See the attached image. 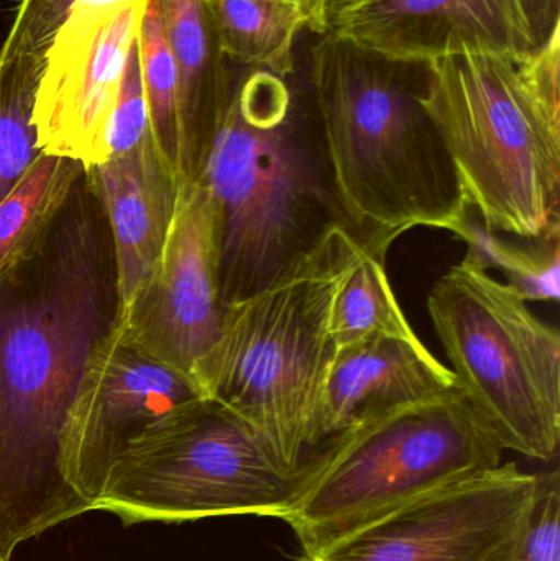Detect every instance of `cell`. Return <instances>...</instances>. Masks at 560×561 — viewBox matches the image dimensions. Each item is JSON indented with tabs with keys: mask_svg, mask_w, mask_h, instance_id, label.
Here are the masks:
<instances>
[{
	"mask_svg": "<svg viewBox=\"0 0 560 561\" xmlns=\"http://www.w3.org/2000/svg\"><path fill=\"white\" fill-rule=\"evenodd\" d=\"M286 2L298 3V5H301L302 10H305L306 15V12H308L309 7H311L312 0H286Z\"/></svg>",
	"mask_w": 560,
	"mask_h": 561,
	"instance_id": "28",
	"label": "cell"
},
{
	"mask_svg": "<svg viewBox=\"0 0 560 561\" xmlns=\"http://www.w3.org/2000/svg\"><path fill=\"white\" fill-rule=\"evenodd\" d=\"M427 68L368 51L335 33L311 48V104L348 230L387 252L416 227L459 236L472 216L424 105Z\"/></svg>",
	"mask_w": 560,
	"mask_h": 561,
	"instance_id": "2",
	"label": "cell"
},
{
	"mask_svg": "<svg viewBox=\"0 0 560 561\" xmlns=\"http://www.w3.org/2000/svg\"><path fill=\"white\" fill-rule=\"evenodd\" d=\"M293 480L283 477L233 412L209 398L174 408L127 445L94 511L122 523L217 516L283 519Z\"/></svg>",
	"mask_w": 560,
	"mask_h": 561,
	"instance_id": "8",
	"label": "cell"
},
{
	"mask_svg": "<svg viewBox=\"0 0 560 561\" xmlns=\"http://www.w3.org/2000/svg\"><path fill=\"white\" fill-rule=\"evenodd\" d=\"M84 167L42 153L0 203V280L45 247L79 183Z\"/></svg>",
	"mask_w": 560,
	"mask_h": 561,
	"instance_id": "17",
	"label": "cell"
},
{
	"mask_svg": "<svg viewBox=\"0 0 560 561\" xmlns=\"http://www.w3.org/2000/svg\"><path fill=\"white\" fill-rule=\"evenodd\" d=\"M178 75L181 178L199 180L210 147L232 104L229 69L204 0H158Z\"/></svg>",
	"mask_w": 560,
	"mask_h": 561,
	"instance_id": "16",
	"label": "cell"
},
{
	"mask_svg": "<svg viewBox=\"0 0 560 561\" xmlns=\"http://www.w3.org/2000/svg\"><path fill=\"white\" fill-rule=\"evenodd\" d=\"M503 451L457 388L365 412L309 451L283 520L309 559L414 497L500 467Z\"/></svg>",
	"mask_w": 560,
	"mask_h": 561,
	"instance_id": "5",
	"label": "cell"
},
{
	"mask_svg": "<svg viewBox=\"0 0 560 561\" xmlns=\"http://www.w3.org/2000/svg\"><path fill=\"white\" fill-rule=\"evenodd\" d=\"M456 388L449 366L424 343L372 336L338 350L312 428L311 450L365 412L426 401Z\"/></svg>",
	"mask_w": 560,
	"mask_h": 561,
	"instance_id": "15",
	"label": "cell"
},
{
	"mask_svg": "<svg viewBox=\"0 0 560 561\" xmlns=\"http://www.w3.org/2000/svg\"><path fill=\"white\" fill-rule=\"evenodd\" d=\"M203 398L193 379L125 336L117 319L92 346L62 428V468L94 511L105 478L132 440L183 402Z\"/></svg>",
	"mask_w": 560,
	"mask_h": 561,
	"instance_id": "10",
	"label": "cell"
},
{
	"mask_svg": "<svg viewBox=\"0 0 560 561\" xmlns=\"http://www.w3.org/2000/svg\"><path fill=\"white\" fill-rule=\"evenodd\" d=\"M137 45L151 134L163 157L181 176L183 150L176 65L158 0H148L145 5L138 23Z\"/></svg>",
	"mask_w": 560,
	"mask_h": 561,
	"instance_id": "21",
	"label": "cell"
},
{
	"mask_svg": "<svg viewBox=\"0 0 560 561\" xmlns=\"http://www.w3.org/2000/svg\"><path fill=\"white\" fill-rule=\"evenodd\" d=\"M357 0H312L306 12V28L321 36L331 32L335 20Z\"/></svg>",
	"mask_w": 560,
	"mask_h": 561,
	"instance_id": "27",
	"label": "cell"
},
{
	"mask_svg": "<svg viewBox=\"0 0 560 561\" xmlns=\"http://www.w3.org/2000/svg\"><path fill=\"white\" fill-rule=\"evenodd\" d=\"M533 55L560 36V0H515Z\"/></svg>",
	"mask_w": 560,
	"mask_h": 561,
	"instance_id": "26",
	"label": "cell"
},
{
	"mask_svg": "<svg viewBox=\"0 0 560 561\" xmlns=\"http://www.w3.org/2000/svg\"><path fill=\"white\" fill-rule=\"evenodd\" d=\"M197 181L213 201L224 309L268 286L332 230L348 229L311 98L263 69L237 78Z\"/></svg>",
	"mask_w": 560,
	"mask_h": 561,
	"instance_id": "3",
	"label": "cell"
},
{
	"mask_svg": "<svg viewBox=\"0 0 560 561\" xmlns=\"http://www.w3.org/2000/svg\"><path fill=\"white\" fill-rule=\"evenodd\" d=\"M515 561H560V474H538L535 504Z\"/></svg>",
	"mask_w": 560,
	"mask_h": 561,
	"instance_id": "25",
	"label": "cell"
},
{
	"mask_svg": "<svg viewBox=\"0 0 560 561\" xmlns=\"http://www.w3.org/2000/svg\"><path fill=\"white\" fill-rule=\"evenodd\" d=\"M150 137H153V134L141 84L140 58L135 38L128 53L117 101L105 130V153L107 158L128 153Z\"/></svg>",
	"mask_w": 560,
	"mask_h": 561,
	"instance_id": "23",
	"label": "cell"
},
{
	"mask_svg": "<svg viewBox=\"0 0 560 561\" xmlns=\"http://www.w3.org/2000/svg\"><path fill=\"white\" fill-rule=\"evenodd\" d=\"M114 252L118 307L127 306L163 252L176 213L181 176L153 137L84 171Z\"/></svg>",
	"mask_w": 560,
	"mask_h": 561,
	"instance_id": "14",
	"label": "cell"
},
{
	"mask_svg": "<svg viewBox=\"0 0 560 561\" xmlns=\"http://www.w3.org/2000/svg\"><path fill=\"white\" fill-rule=\"evenodd\" d=\"M224 312L213 201L203 183L181 178L163 252L130 302L117 306L115 319L138 348L193 379L197 363L219 339Z\"/></svg>",
	"mask_w": 560,
	"mask_h": 561,
	"instance_id": "11",
	"label": "cell"
},
{
	"mask_svg": "<svg viewBox=\"0 0 560 561\" xmlns=\"http://www.w3.org/2000/svg\"><path fill=\"white\" fill-rule=\"evenodd\" d=\"M84 180L45 247L0 280V561L92 511L62 468L85 359L117 313L105 216Z\"/></svg>",
	"mask_w": 560,
	"mask_h": 561,
	"instance_id": "1",
	"label": "cell"
},
{
	"mask_svg": "<svg viewBox=\"0 0 560 561\" xmlns=\"http://www.w3.org/2000/svg\"><path fill=\"white\" fill-rule=\"evenodd\" d=\"M538 474L502 463L414 497L306 561H515Z\"/></svg>",
	"mask_w": 560,
	"mask_h": 561,
	"instance_id": "9",
	"label": "cell"
},
{
	"mask_svg": "<svg viewBox=\"0 0 560 561\" xmlns=\"http://www.w3.org/2000/svg\"><path fill=\"white\" fill-rule=\"evenodd\" d=\"M372 336L421 342L401 309L387 273V252L365 250L334 302L331 339L335 350Z\"/></svg>",
	"mask_w": 560,
	"mask_h": 561,
	"instance_id": "19",
	"label": "cell"
},
{
	"mask_svg": "<svg viewBox=\"0 0 560 561\" xmlns=\"http://www.w3.org/2000/svg\"><path fill=\"white\" fill-rule=\"evenodd\" d=\"M467 245V255L487 272L496 270L505 276L526 302H558L560 297L559 240L512 242L490 232L472 216L457 236Z\"/></svg>",
	"mask_w": 560,
	"mask_h": 561,
	"instance_id": "20",
	"label": "cell"
},
{
	"mask_svg": "<svg viewBox=\"0 0 560 561\" xmlns=\"http://www.w3.org/2000/svg\"><path fill=\"white\" fill-rule=\"evenodd\" d=\"M457 389L503 450L549 461L560 444V335L469 255L427 294Z\"/></svg>",
	"mask_w": 560,
	"mask_h": 561,
	"instance_id": "7",
	"label": "cell"
},
{
	"mask_svg": "<svg viewBox=\"0 0 560 561\" xmlns=\"http://www.w3.org/2000/svg\"><path fill=\"white\" fill-rule=\"evenodd\" d=\"M217 42L229 61L289 78L305 10L286 0H204Z\"/></svg>",
	"mask_w": 560,
	"mask_h": 561,
	"instance_id": "18",
	"label": "cell"
},
{
	"mask_svg": "<svg viewBox=\"0 0 560 561\" xmlns=\"http://www.w3.org/2000/svg\"><path fill=\"white\" fill-rule=\"evenodd\" d=\"M364 253L351 230H332L268 286L226 307L219 339L194 369L201 396L245 422L289 480L311 451L338 352L332 309Z\"/></svg>",
	"mask_w": 560,
	"mask_h": 561,
	"instance_id": "4",
	"label": "cell"
},
{
	"mask_svg": "<svg viewBox=\"0 0 560 561\" xmlns=\"http://www.w3.org/2000/svg\"><path fill=\"white\" fill-rule=\"evenodd\" d=\"M522 61L492 51L433 59L423 102L482 226L559 240L560 108L533 89Z\"/></svg>",
	"mask_w": 560,
	"mask_h": 561,
	"instance_id": "6",
	"label": "cell"
},
{
	"mask_svg": "<svg viewBox=\"0 0 560 561\" xmlns=\"http://www.w3.org/2000/svg\"><path fill=\"white\" fill-rule=\"evenodd\" d=\"M43 58L19 55L0 61V203L42 154L33 127V105Z\"/></svg>",
	"mask_w": 560,
	"mask_h": 561,
	"instance_id": "22",
	"label": "cell"
},
{
	"mask_svg": "<svg viewBox=\"0 0 560 561\" xmlns=\"http://www.w3.org/2000/svg\"><path fill=\"white\" fill-rule=\"evenodd\" d=\"M329 33L420 65L472 51L533 55L515 0H357Z\"/></svg>",
	"mask_w": 560,
	"mask_h": 561,
	"instance_id": "13",
	"label": "cell"
},
{
	"mask_svg": "<svg viewBox=\"0 0 560 561\" xmlns=\"http://www.w3.org/2000/svg\"><path fill=\"white\" fill-rule=\"evenodd\" d=\"M76 0H22L0 48V61L19 55L45 56Z\"/></svg>",
	"mask_w": 560,
	"mask_h": 561,
	"instance_id": "24",
	"label": "cell"
},
{
	"mask_svg": "<svg viewBox=\"0 0 560 561\" xmlns=\"http://www.w3.org/2000/svg\"><path fill=\"white\" fill-rule=\"evenodd\" d=\"M147 3L108 19L66 16L43 58L33 105L42 153L84 167L107 160L105 130Z\"/></svg>",
	"mask_w": 560,
	"mask_h": 561,
	"instance_id": "12",
	"label": "cell"
}]
</instances>
